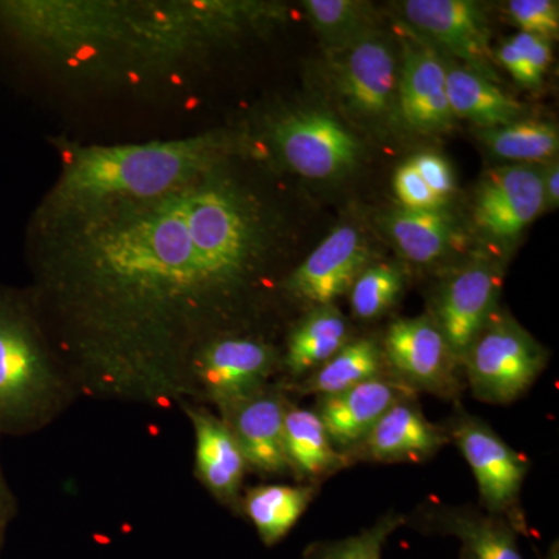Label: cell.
<instances>
[{
	"label": "cell",
	"instance_id": "6da1fadb",
	"mask_svg": "<svg viewBox=\"0 0 559 559\" xmlns=\"http://www.w3.org/2000/svg\"><path fill=\"white\" fill-rule=\"evenodd\" d=\"M36 304L76 393L170 406L191 367L266 280L271 235L252 193L218 168L159 200L38 230Z\"/></svg>",
	"mask_w": 559,
	"mask_h": 559
},
{
	"label": "cell",
	"instance_id": "7a4b0ae2",
	"mask_svg": "<svg viewBox=\"0 0 559 559\" xmlns=\"http://www.w3.org/2000/svg\"><path fill=\"white\" fill-rule=\"evenodd\" d=\"M229 142L204 134L73 151L40 205L38 230L121 204L159 200L219 167Z\"/></svg>",
	"mask_w": 559,
	"mask_h": 559
},
{
	"label": "cell",
	"instance_id": "3957f363",
	"mask_svg": "<svg viewBox=\"0 0 559 559\" xmlns=\"http://www.w3.org/2000/svg\"><path fill=\"white\" fill-rule=\"evenodd\" d=\"M75 395L35 308L0 289V436L46 428Z\"/></svg>",
	"mask_w": 559,
	"mask_h": 559
},
{
	"label": "cell",
	"instance_id": "277c9868",
	"mask_svg": "<svg viewBox=\"0 0 559 559\" xmlns=\"http://www.w3.org/2000/svg\"><path fill=\"white\" fill-rule=\"evenodd\" d=\"M132 2L0 0V31L40 60L68 68L119 64Z\"/></svg>",
	"mask_w": 559,
	"mask_h": 559
},
{
	"label": "cell",
	"instance_id": "5b68a950",
	"mask_svg": "<svg viewBox=\"0 0 559 559\" xmlns=\"http://www.w3.org/2000/svg\"><path fill=\"white\" fill-rule=\"evenodd\" d=\"M252 10L219 2H132L117 69L139 79L170 75L249 20Z\"/></svg>",
	"mask_w": 559,
	"mask_h": 559
},
{
	"label": "cell",
	"instance_id": "8992f818",
	"mask_svg": "<svg viewBox=\"0 0 559 559\" xmlns=\"http://www.w3.org/2000/svg\"><path fill=\"white\" fill-rule=\"evenodd\" d=\"M549 362V352L516 319L496 308L462 359L474 399L506 406L528 392Z\"/></svg>",
	"mask_w": 559,
	"mask_h": 559
},
{
	"label": "cell",
	"instance_id": "52a82bcc",
	"mask_svg": "<svg viewBox=\"0 0 559 559\" xmlns=\"http://www.w3.org/2000/svg\"><path fill=\"white\" fill-rule=\"evenodd\" d=\"M444 428L476 477L485 511L502 518L516 533L527 536L521 491L530 469L528 459L500 439L488 423L463 411L460 404Z\"/></svg>",
	"mask_w": 559,
	"mask_h": 559
},
{
	"label": "cell",
	"instance_id": "ba28073f",
	"mask_svg": "<svg viewBox=\"0 0 559 559\" xmlns=\"http://www.w3.org/2000/svg\"><path fill=\"white\" fill-rule=\"evenodd\" d=\"M330 75L342 105L356 119L382 127L399 117L400 68L388 40L370 33L330 51Z\"/></svg>",
	"mask_w": 559,
	"mask_h": 559
},
{
	"label": "cell",
	"instance_id": "9c48e42d",
	"mask_svg": "<svg viewBox=\"0 0 559 559\" xmlns=\"http://www.w3.org/2000/svg\"><path fill=\"white\" fill-rule=\"evenodd\" d=\"M282 369V355L270 342L226 334L207 342L191 367L194 400L224 407L271 384Z\"/></svg>",
	"mask_w": 559,
	"mask_h": 559
},
{
	"label": "cell",
	"instance_id": "30bf717a",
	"mask_svg": "<svg viewBox=\"0 0 559 559\" xmlns=\"http://www.w3.org/2000/svg\"><path fill=\"white\" fill-rule=\"evenodd\" d=\"M271 142L289 170L312 180L341 178L359 159L358 139L326 110L286 114L272 124Z\"/></svg>",
	"mask_w": 559,
	"mask_h": 559
},
{
	"label": "cell",
	"instance_id": "8fae6325",
	"mask_svg": "<svg viewBox=\"0 0 559 559\" xmlns=\"http://www.w3.org/2000/svg\"><path fill=\"white\" fill-rule=\"evenodd\" d=\"M381 345L390 373L415 393L457 400L465 388L462 366L430 316L395 320Z\"/></svg>",
	"mask_w": 559,
	"mask_h": 559
},
{
	"label": "cell",
	"instance_id": "7c38bea8",
	"mask_svg": "<svg viewBox=\"0 0 559 559\" xmlns=\"http://www.w3.org/2000/svg\"><path fill=\"white\" fill-rule=\"evenodd\" d=\"M502 270L491 261L477 260L452 274L437 296L430 318L462 366L477 334L498 308Z\"/></svg>",
	"mask_w": 559,
	"mask_h": 559
},
{
	"label": "cell",
	"instance_id": "4fadbf2b",
	"mask_svg": "<svg viewBox=\"0 0 559 559\" xmlns=\"http://www.w3.org/2000/svg\"><path fill=\"white\" fill-rule=\"evenodd\" d=\"M286 384H267L219 407V417L240 444L249 469L263 476L289 473L285 457V418L290 403Z\"/></svg>",
	"mask_w": 559,
	"mask_h": 559
},
{
	"label": "cell",
	"instance_id": "5bb4252c",
	"mask_svg": "<svg viewBox=\"0 0 559 559\" xmlns=\"http://www.w3.org/2000/svg\"><path fill=\"white\" fill-rule=\"evenodd\" d=\"M544 207L543 171L516 164L488 173L481 180L473 218L489 240L509 242L516 240Z\"/></svg>",
	"mask_w": 559,
	"mask_h": 559
},
{
	"label": "cell",
	"instance_id": "9a60e30c",
	"mask_svg": "<svg viewBox=\"0 0 559 559\" xmlns=\"http://www.w3.org/2000/svg\"><path fill=\"white\" fill-rule=\"evenodd\" d=\"M367 263L369 248L359 230L353 226H340L285 280L283 288L294 299L314 307L334 305L348 294Z\"/></svg>",
	"mask_w": 559,
	"mask_h": 559
},
{
	"label": "cell",
	"instance_id": "2e32d148",
	"mask_svg": "<svg viewBox=\"0 0 559 559\" xmlns=\"http://www.w3.org/2000/svg\"><path fill=\"white\" fill-rule=\"evenodd\" d=\"M407 22L440 46L491 80L495 75L489 49L487 14L471 0H407L403 3Z\"/></svg>",
	"mask_w": 559,
	"mask_h": 559
},
{
	"label": "cell",
	"instance_id": "e0dca14e",
	"mask_svg": "<svg viewBox=\"0 0 559 559\" xmlns=\"http://www.w3.org/2000/svg\"><path fill=\"white\" fill-rule=\"evenodd\" d=\"M451 443L444 426L429 421L417 403V395L406 396L392 407L347 455L353 462L419 463L439 454Z\"/></svg>",
	"mask_w": 559,
	"mask_h": 559
},
{
	"label": "cell",
	"instance_id": "ac0fdd59",
	"mask_svg": "<svg viewBox=\"0 0 559 559\" xmlns=\"http://www.w3.org/2000/svg\"><path fill=\"white\" fill-rule=\"evenodd\" d=\"M411 395L417 393L388 373L337 395L318 399L314 412L325 426L333 447L347 457L396 401Z\"/></svg>",
	"mask_w": 559,
	"mask_h": 559
},
{
	"label": "cell",
	"instance_id": "d6986e66",
	"mask_svg": "<svg viewBox=\"0 0 559 559\" xmlns=\"http://www.w3.org/2000/svg\"><path fill=\"white\" fill-rule=\"evenodd\" d=\"M194 430L197 476L224 507L240 511L242 481L249 466L240 444L219 415L200 404H183Z\"/></svg>",
	"mask_w": 559,
	"mask_h": 559
},
{
	"label": "cell",
	"instance_id": "ffe728a7",
	"mask_svg": "<svg viewBox=\"0 0 559 559\" xmlns=\"http://www.w3.org/2000/svg\"><path fill=\"white\" fill-rule=\"evenodd\" d=\"M399 117L417 132L432 134L452 127L447 66L423 43H407L399 76Z\"/></svg>",
	"mask_w": 559,
	"mask_h": 559
},
{
	"label": "cell",
	"instance_id": "44dd1931",
	"mask_svg": "<svg viewBox=\"0 0 559 559\" xmlns=\"http://www.w3.org/2000/svg\"><path fill=\"white\" fill-rule=\"evenodd\" d=\"M411 521L419 532L457 538L462 544V559H524L518 547L516 530L487 511L429 502L407 518Z\"/></svg>",
	"mask_w": 559,
	"mask_h": 559
},
{
	"label": "cell",
	"instance_id": "7402d4cb",
	"mask_svg": "<svg viewBox=\"0 0 559 559\" xmlns=\"http://www.w3.org/2000/svg\"><path fill=\"white\" fill-rule=\"evenodd\" d=\"M283 444L289 473L300 484L318 485L348 466L344 455L331 443L314 409H301L290 404L286 412Z\"/></svg>",
	"mask_w": 559,
	"mask_h": 559
},
{
	"label": "cell",
	"instance_id": "603a6c76",
	"mask_svg": "<svg viewBox=\"0 0 559 559\" xmlns=\"http://www.w3.org/2000/svg\"><path fill=\"white\" fill-rule=\"evenodd\" d=\"M349 341L347 319L334 305L314 307L290 331L282 369L294 384L333 358Z\"/></svg>",
	"mask_w": 559,
	"mask_h": 559
},
{
	"label": "cell",
	"instance_id": "cb8c5ba5",
	"mask_svg": "<svg viewBox=\"0 0 559 559\" xmlns=\"http://www.w3.org/2000/svg\"><path fill=\"white\" fill-rule=\"evenodd\" d=\"M388 373L390 371L380 342L359 337L349 341L333 358L311 371L304 380L286 388L288 392L299 395L325 399Z\"/></svg>",
	"mask_w": 559,
	"mask_h": 559
},
{
	"label": "cell",
	"instance_id": "d4e9b609",
	"mask_svg": "<svg viewBox=\"0 0 559 559\" xmlns=\"http://www.w3.org/2000/svg\"><path fill=\"white\" fill-rule=\"evenodd\" d=\"M447 90L452 116L484 130L520 120L524 109L520 102L496 86L495 81L466 66L447 68Z\"/></svg>",
	"mask_w": 559,
	"mask_h": 559
},
{
	"label": "cell",
	"instance_id": "484cf974",
	"mask_svg": "<svg viewBox=\"0 0 559 559\" xmlns=\"http://www.w3.org/2000/svg\"><path fill=\"white\" fill-rule=\"evenodd\" d=\"M318 491V485H259L242 496L240 513L252 522L264 546L272 547L299 522Z\"/></svg>",
	"mask_w": 559,
	"mask_h": 559
},
{
	"label": "cell",
	"instance_id": "4316f807",
	"mask_svg": "<svg viewBox=\"0 0 559 559\" xmlns=\"http://www.w3.org/2000/svg\"><path fill=\"white\" fill-rule=\"evenodd\" d=\"M384 227L401 257L419 266L447 257L455 238L454 219L444 209L395 210Z\"/></svg>",
	"mask_w": 559,
	"mask_h": 559
},
{
	"label": "cell",
	"instance_id": "83f0119b",
	"mask_svg": "<svg viewBox=\"0 0 559 559\" xmlns=\"http://www.w3.org/2000/svg\"><path fill=\"white\" fill-rule=\"evenodd\" d=\"M481 142L496 157L516 164L551 162L558 154L559 132L546 121L518 120L480 132Z\"/></svg>",
	"mask_w": 559,
	"mask_h": 559
},
{
	"label": "cell",
	"instance_id": "f1b7e54d",
	"mask_svg": "<svg viewBox=\"0 0 559 559\" xmlns=\"http://www.w3.org/2000/svg\"><path fill=\"white\" fill-rule=\"evenodd\" d=\"M308 16L330 51L341 50L370 35L371 7L358 0H307Z\"/></svg>",
	"mask_w": 559,
	"mask_h": 559
},
{
	"label": "cell",
	"instance_id": "f546056e",
	"mask_svg": "<svg viewBox=\"0 0 559 559\" xmlns=\"http://www.w3.org/2000/svg\"><path fill=\"white\" fill-rule=\"evenodd\" d=\"M404 289V275L390 263L373 264L360 272L348 290L353 316L364 322L392 310Z\"/></svg>",
	"mask_w": 559,
	"mask_h": 559
},
{
	"label": "cell",
	"instance_id": "4dcf8cb0",
	"mask_svg": "<svg viewBox=\"0 0 559 559\" xmlns=\"http://www.w3.org/2000/svg\"><path fill=\"white\" fill-rule=\"evenodd\" d=\"M407 524V516L389 511L370 528L358 535L330 543H314L305 550V559H381L389 536Z\"/></svg>",
	"mask_w": 559,
	"mask_h": 559
},
{
	"label": "cell",
	"instance_id": "1f68e13d",
	"mask_svg": "<svg viewBox=\"0 0 559 559\" xmlns=\"http://www.w3.org/2000/svg\"><path fill=\"white\" fill-rule=\"evenodd\" d=\"M510 20L521 32L547 40L559 32V3L557 0H511L507 3Z\"/></svg>",
	"mask_w": 559,
	"mask_h": 559
},
{
	"label": "cell",
	"instance_id": "d6a6232c",
	"mask_svg": "<svg viewBox=\"0 0 559 559\" xmlns=\"http://www.w3.org/2000/svg\"><path fill=\"white\" fill-rule=\"evenodd\" d=\"M393 190L403 207L407 210H439L444 209L436 194L426 186L425 180L415 170L409 160L401 165L393 176Z\"/></svg>",
	"mask_w": 559,
	"mask_h": 559
},
{
	"label": "cell",
	"instance_id": "836d02e7",
	"mask_svg": "<svg viewBox=\"0 0 559 559\" xmlns=\"http://www.w3.org/2000/svg\"><path fill=\"white\" fill-rule=\"evenodd\" d=\"M415 170L425 180L426 186L441 202L447 204L448 198L454 193L455 180L451 165L444 157L436 153H419L409 160Z\"/></svg>",
	"mask_w": 559,
	"mask_h": 559
},
{
	"label": "cell",
	"instance_id": "e575fe53",
	"mask_svg": "<svg viewBox=\"0 0 559 559\" xmlns=\"http://www.w3.org/2000/svg\"><path fill=\"white\" fill-rule=\"evenodd\" d=\"M511 40L521 51L536 86H540L551 62L550 40L524 32L518 33Z\"/></svg>",
	"mask_w": 559,
	"mask_h": 559
},
{
	"label": "cell",
	"instance_id": "d590c367",
	"mask_svg": "<svg viewBox=\"0 0 559 559\" xmlns=\"http://www.w3.org/2000/svg\"><path fill=\"white\" fill-rule=\"evenodd\" d=\"M496 58L502 62L503 68L509 70L510 75L522 86L528 87V90L538 87L535 80H533L532 73H530L527 64H525L524 58H522L521 51L518 50L511 38L500 44L498 50H496Z\"/></svg>",
	"mask_w": 559,
	"mask_h": 559
},
{
	"label": "cell",
	"instance_id": "8d00e7d4",
	"mask_svg": "<svg viewBox=\"0 0 559 559\" xmlns=\"http://www.w3.org/2000/svg\"><path fill=\"white\" fill-rule=\"evenodd\" d=\"M544 204L549 209H557L559 204V165L549 162L547 170L543 171Z\"/></svg>",
	"mask_w": 559,
	"mask_h": 559
},
{
	"label": "cell",
	"instance_id": "74e56055",
	"mask_svg": "<svg viewBox=\"0 0 559 559\" xmlns=\"http://www.w3.org/2000/svg\"><path fill=\"white\" fill-rule=\"evenodd\" d=\"M16 499L7 484L5 476H3L2 465H0V522L7 524L16 514Z\"/></svg>",
	"mask_w": 559,
	"mask_h": 559
},
{
	"label": "cell",
	"instance_id": "f35d334b",
	"mask_svg": "<svg viewBox=\"0 0 559 559\" xmlns=\"http://www.w3.org/2000/svg\"><path fill=\"white\" fill-rule=\"evenodd\" d=\"M5 527H7V524H2V522H0V546H2V543H3V535H5Z\"/></svg>",
	"mask_w": 559,
	"mask_h": 559
}]
</instances>
